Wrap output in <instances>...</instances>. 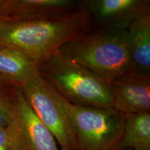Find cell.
I'll use <instances>...</instances> for the list:
<instances>
[{
  "label": "cell",
  "mask_w": 150,
  "mask_h": 150,
  "mask_svg": "<svg viewBox=\"0 0 150 150\" xmlns=\"http://www.w3.org/2000/svg\"><path fill=\"white\" fill-rule=\"evenodd\" d=\"M28 104L51 131L61 149L77 150L71 122V104L41 77L38 71L20 86Z\"/></svg>",
  "instance_id": "277c9868"
},
{
  "label": "cell",
  "mask_w": 150,
  "mask_h": 150,
  "mask_svg": "<svg viewBox=\"0 0 150 150\" xmlns=\"http://www.w3.org/2000/svg\"><path fill=\"white\" fill-rule=\"evenodd\" d=\"M108 83L115 109L124 114L150 112V74L133 71Z\"/></svg>",
  "instance_id": "ba28073f"
},
{
  "label": "cell",
  "mask_w": 150,
  "mask_h": 150,
  "mask_svg": "<svg viewBox=\"0 0 150 150\" xmlns=\"http://www.w3.org/2000/svg\"><path fill=\"white\" fill-rule=\"evenodd\" d=\"M20 86L0 75V128L8 127L14 121Z\"/></svg>",
  "instance_id": "4fadbf2b"
},
{
  "label": "cell",
  "mask_w": 150,
  "mask_h": 150,
  "mask_svg": "<svg viewBox=\"0 0 150 150\" xmlns=\"http://www.w3.org/2000/svg\"><path fill=\"white\" fill-rule=\"evenodd\" d=\"M81 7L88 13L97 29H127L134 20L150 12V1L84 0Z\"/></svg>",
  "instance_id": "8992f818"
},
{
  "label": "cell",
  "mask_w": 150,
  "mask_h": 150,
  "mask_svg": "<svg viewBox=\"0 0 150 150\" xmlns=\"http://www.w3.org/2000/svg\"><path fill=\"white\" fill-rule=\"evenodd\" d=\"M61 150H70V149H61Z\"/></svg>",
  "instance_id": "e0dca14e"
},
{
  "label": "cell",
  "mask_w": 150,
  "mask_h": 150,
  "mask_svg": "<svg viewBox=\"0 0 150 150\" xmlns=\"http://www.w3.org/2000/svg\"><path fill=\"white\" fill-rule=\"evenodd\" d=\"M125 117L122 137L117 149L150 150V112L127 113Z\"/></svg>",
  "instance_id": "7c38bea8"
},
{
  "label": "cell",
  "mask_w": 150,
  "mask_h": 150,
  "mask_svg": "<svg viewBox=\"0 0 150 150\" xmlns=\"http://www.w3.org/2000/svg\"><path fill=\"white\" fill-rule=\"evenodd\" d=\"M38 72V63L17 49L0 43V75L19 86Z\"/></svg>",
  "instance_id": "8fae6325"
},
{
  "label": "cell",
  "mask_w": 150,
  "mask_h": 150,
  "mask_svg": "<svg viewBox=\"0 0 150 150\" xmlns=\"http://www.w3.org/2000/svg\"><path fill=\"white\" fill-rule=\"evenodd\" d=\"M22 150H59L57 142L19 89L17 114L11 124Z\"/></svg>",
  "instance_id": "52a82bcc"
},
{
  "label": "cell",
  "mask_w": 150,
  "mask_h": 150,
  "mask_svg": "<svg viewBox=\"0 0 150 150\" xmlns=\"http://www.w3.org/2000/svg\"><path fill=\"white\" fill-rule=\"evenodd\" d=\"M0 150H22L11 125L0 128Z\"/></svg>",
  "instance_id": "5bb4252c"
},
{
  "label": "cell",
  "mask_w": 150,
  "mask_h": 150,
  "mask_svg": "<svg viewBox=\"0 0 150 150\" xmlns=\"http://www.w3.org/2000/svg\"><path fill=\"white\" fill-rule=\"evenodd\" d=\"M95 29L91 16L80 6L68 13L12 22L0 32V43L17 49L38 63Z\"/></svg>",
  "instance_id": "6da1fadb"
},
{
  "label": "cell",
  "mask_w": 150,
  "mask_h": 150,
  "mask_svg": "<svg viewBox=\"0 0 150 150\" xmlns=\"http://www.w3.org/2000/svg\"><path fill=\"white\" fill-rule=\"evenodd\" d=\"M6 4L13 22L68 13L81 6L76 0H6Z\"/></svg>",
  "instance_id": "9c48e42d"
},
{
  "label": "cell",
  "mask_w": 150,
  "mask_h": 150,
  "mask_svg": "<svg viewBox=\"0 0 150 150\" xmlns=\"http://www.w3.org/2000/svg\"><path fill=\"white\" fill-rule=\"evenodd\" d=\"M126 30L96 28L56 52L108 82L115 81L134 71Z\"/></svg>",
  "instance_id": "7a4b0ae2"
},
{
  "label": "cell",
  "mask_w": 150,
  "mask_h": 150,
  "mask_svg": "<svg viewBox=\"0 0 150 150\" xmlns=\"http://www.w3.org/2000/svg\"><path fill=\"white\" fill-rule=\"evenodd\" d=\"M114 150H132V149H117Z\"/></svg>",
  "instance_id": "2e32d148"
},
{
  "label": "cell",
  "mask_w": 150,
  "mask_h": 150,
  "mask_svg": "<svg viewBox=\"0 0 150 150\" xmlns=\"http://www.w3.org/2000/svg\"><path fill=\"white\" fill-rule=\"evenodd\" d=\"M12 22L13 21L9 16L6 0H0V32Z\"/></svg>",
  "instance_id": "9a60e30c"
},
{
  "label": "cell",
  "mask_w": 150,
  "mask_h": 150,
  "mask_svg": "<svg viewBox=\"0 0 150 150\" xmlns=\"http://www.w3.org/2000/svg\"><path fill=\"white\" fill-rule=\"evenodd\" d=\"M71 122L77 150H114L122 137L125 114L113 107L71 104Z\"/></svg>",
  "instance_id": "5b68a950"
},
{
  "label": "cell",
  "mask_w": 150,
  "mask_h": 150,
  "mask_svg": "<svg viewBox=\"0 0 150 150\" xmlns=\"http://www.w3.org/2000/svg\"><path fill=\"white\" fill-rule=\"evenodd\" d=\"M126 40L133 70L150 74V12L129 24L126 30Z\"/></svg>",
  "instance_id": "30bf717a"
},
{
  "label": "cell",
  "mask_w": 150,
  "mask_h": 150,
  "mask_svg": "<svg viewBox=\"0 0 150 150\" xmlns=\"http://www.w3.org/2000/svg\"><path fill=\"white\" fill-rule=\"evenodd\" d=\"M40 76L71 104L113 107L109 83L57 52L38 63Z\"/></svg>",
  "instance_id": "3957f363"
}]
</instances>
